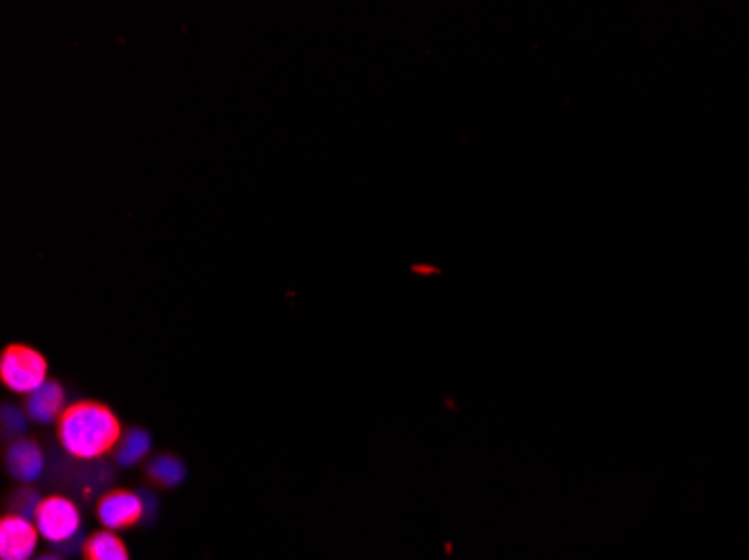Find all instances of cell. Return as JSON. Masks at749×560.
<instances>
[{
  "label": "cell",
  "instance_id": "cell-1",
  "mask_svg": "<svg viewBox=\"0 0 749 560\" xmlns=\"http://www.w3.org/2000/svg\"><path fill=\"white\" fill-rule=\"evenodd\" d=\"M59 440L67 455L77 459H97L122 442L117 415L97 402H80L65 409L59 420Z\"/></svg>",
  "mask_w": 749,
  "mask_h": 560
},
{
  "label": "cell",
  "instance_id": "cell-2",
  "mask_svg": "<svg viewBox=\"0 0 749 560\" xmlns=\"http://www.w3.org/2000/svg\"><path fill=\"white\" fill-rule=\"evenodd\" d=\"M0 379L19 394H32L48 381V361L30 346H10L0 357Z\"/></svg>",
  "mask_w": 749,
  "mask_h": 560
},
{
  "label": "cell",
  "instance_id": "cell-3",
  "mask_svg": "<svg viewBox=\"0 0 749 560\" xmlns=\"http://www.w3.org/2000/svg\"><path fill=\"white\" fill-rule=\"evenodd\" d=\"M34 525L41 533L52 545H65L70 540L77 538L82 531V514L63 496H50L43 498L36 514H34Z\"/></svg>",
  "mask_w": 749,
  "mask_h": 560
},
{
  "label": "cell",
  "instance_id": "cell-4",
  "mask_svg": "<svg viewBox=\"0 0 749 560\" xmlns=\"http://www.w3.org/2000/svg\"><path fill=\"white\" fill-rule=\"evenodd\" d=\"M39 529L30 518L6 516L0 522V558L3 560H32L39 545Z\"/></svg>",
  "mask_w": 749,
  "mask_h": 560
},
{
  "label": "cell",
  "instance_id": "cell-5",
  "mask_svg": "<svg viewBox=\"0 0 749 560\" xmlns=\"http://www.w3.org/2000/svg\"><path fill=\"white\" fill-rule=\"evenodd\" d=\"M99 520L108 531H119L137 525L144 516V500L128 489H117L99 500Z\"/></svg>",
  "mask_w": 749,
  "mask_h": 560
},
{
  "label": "cell",
  "instance_id": "cell-6",
  "mask_svg": "<svg viewBox=\"0 0 749 560\" xmlns=\"http://www.w3.org/2000/svg\"><path fill=\"white\" fill-rule=\"evenodd\" d=\"M6 466L19 483H34L45 468V455L36 442L21 437L8 446Z\"/></svg>",
  "mask_w": 749,
  "mask_h": 560
},
{
  "label": "cell",
  "instance_id": "cell-7",
  "mask_svg": "<svg viewBox=\"0 0 749 560\" xmlns=\"http://www.w3.org/2000/svg\"><path fill=\"white\" fill-rule=\"evenodd\" d=\"M63 413H65V392H63L61 383L45 381L39 390L28 394L25 415L32 422L50 424L54 420H61Z\"/></svg>",
  "mask_w": 749,
  "mask_h": 560
},
{
  "label": "cell",
  "instance_id": "cell-8",
  "mask_svg": "<svg viewBox=\"0 0 749 560\" xmlns=\"http://www.w3.org/2000/svg\"><path fill=\"white\" fill-rule=\"evenodd\" d=\"M86 560H128L126 545L113 531H97L86 540Z\"/></svg>",
  "mask_w": 749,
  "mask_h": 560
},
{
  "label": "cell",
  "instance_id": "cell-9",
  "mask_svg": "<svg viewBox=\"0 0 749 560\" xmlns=\"http://www.w3.org/2000/svg\"><path fill=\"white\" fill-rule=\"evenodd\" d=\"M148 451H151V435L141 429H133L124 433L122 442L117 444L115 459L119 466H135L148 455Z\"/></svg>",
  "mask_w": 749,
  "mask_h": 560
},
{
  "label": "cell",
  "instance_id": "cell-10",
  "mask_svg": "<svg viewBox=\"0 0 749 560\" xmlns=\"http://www.w3.org/2000/svg\"><path fill=\"white\" fill-rule=\"evenodd\" d=\"M148 475L162 487H178L187 475V468L176 455H158L148 464Z\"/></svg>",
  "mask_w": 749,
  "mask_h": 560
},
{
  "label": "cell",
  "instance_id": "cell-11",
  "mask_svg": "<svg viewBox=\"0 0 749 560\" xmlns=\"http://www.w3.org/2000/svg\"><path fill=\"white\" fill-rule=\"evenodd\" d=\"M12 505H14V516H23V518H34L41 500L36 496V492H30V489H21L14 498H12Z\"/></svg>",
  "mask_w": 749,
  "mask_h": 560
},
{
  "label": "cell",
  "instance_id": "cell-12",
  "mask_svg": "<svg viewBox=\"0 0 749 560\" xmlns=\"http://www.w3.org/2000/svg\"><path fill=\"white\" fill-rule=\"evenodd\" d=\"M3 424H6V435H19V433H23V429H25V418H23V413L21 411H17V409H6L3 411Z\"/></svg>",
  "mask_w": 749,
  "mask_h": 560
},
{
  "label": "cell",
  "instance_id": "cell-13",
  "mask_svg": "<svg viewBox=\"0 0 749 560\" xmlns=\"http://www.w3.org/2000/svg\"><path fill=\"white\" fill-rule=\"evenodd\" d=\"M39 560H63V558H59V556H41Z\"/></svg>",
  "mask_w": 749,
  "mask_h": 560
}]
</instances>
